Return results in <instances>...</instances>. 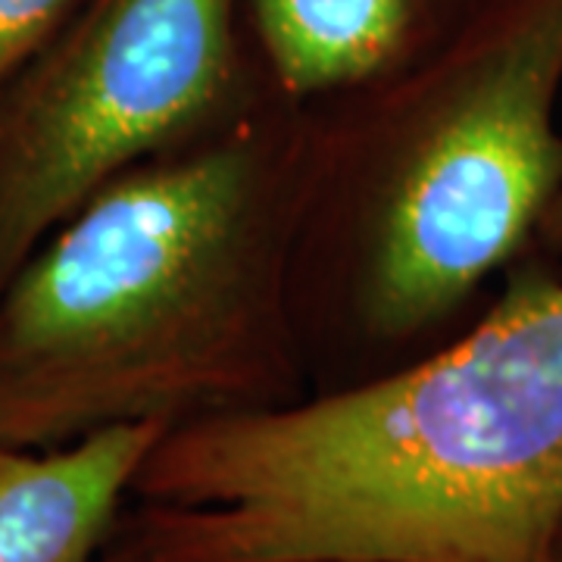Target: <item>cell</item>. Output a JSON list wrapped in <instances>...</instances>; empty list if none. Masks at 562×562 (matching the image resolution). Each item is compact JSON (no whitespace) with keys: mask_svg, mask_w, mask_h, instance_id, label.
<instances>
[{"mask_svg":"<svg viewBox=\"0 0 562 562\" xmlns=\"http://www.w3.org/2000/svg\"><path fill=\"white\" fill-rule=\"evenodd\" d=\"M98 562H150V560L140 553L138 547H132L125 538H120V535L113 531V538H110V543L103 547V553L98 557Z\"/></svg>","mask_w":562,"mask_h":562,"instance_id":"cell-9","label":"cell"},{"mask_svg":"<svg viewBox=\"0 0 562 562\" xmlns=\"http://www.w3.org/2000/svg\"><path fill=\"white\" fill-rule=\"evenodd\" d=\"M160 425H116L63 447L0 443V562H98Z\"/></svg>","mask_w":562,"mask_h":562,"instance_id":"cell-6","label":"cell"},{"mask_svg":"<svg viewBox=\"0 0 562 562\" xmlns=\"http://www.w3.org/2000/svg\"><path fill=\"white\" fill-rule=\"evenodd\" d=\"M538 238H541L547 247H557V250H562V188H560V194H557V201L550 203L547 216H543L541 228H538Z\"/></svg>","mask_w":562,"mask_h":562,"instance_id":"cell-8","label":"cell"},{"mask_svg":"<svg viewBox=\"0 0 562 562\" xmlns=\"http://www.w3.org/2000/svg\"><path fill=\"white\" fill-rule=\"evenodd\" d=\"M72 0H0V85L38 50Z\"/></svg>","mask_w":562,"mask_h":562,"instance_id":"cell-7","label":"cell"},{"mask_svg":"<svg viewBox=\"0 0 562 562\" xmlns=\"http://www.w3.org/2000/svg\"><path fill=\"white\" fill-rule=\"evenodd\" d=\"M547 562H562V525H560V531H557V538H553V547H550V560Z\"/></svg>","mask_w":562,"mask_h":562,"instance_id":"cell-10","label":"cell"},{"mask_svg":"<svg viewBox=\"0 0 562 562\" xmlns=\"http://www.w3.org/2000/svg\"><path fill=\"white\" fill-rule=\"evenodd\" d=\"M562 0H501L401 76L310 103L291 303L310 394L438 347L562 188Z\"/></svg>","mask_w":562,"mask_h":562,"instance_id":"cell-3","label":"cell"},{"mask_svg":"<svg viewBox=\"0 0 562 562\" xmlns=\"http://www.w3.org/2000/svg\"><path fill=\"white\" fill-rule=\"evenodd\" d=\"M562 525V281L279 409L191 422L116 535L150 562H547Z\"/></svg>","mask_w":562,"mask_h":562,"instance_id":"cell-1","label":"cell"},{"mask_svg":"<svg viewBox=\"0 0 562 562\" xmlns=\"http://www.w3.org/2000/svg\"><path fill=\"white\" fill-rule=\"evenodd\" d=\"M310 144V103L272 85L54 225L0 288V443L303 401L291 266Z\"/></svg>","mask_w":562,"mask_h":562,"instance_id":"cell-2","label":"cell"},{"mask_svg":"<svg viewBox=\"0 0 562 562\" xmlns=\"http://www.w3.org/2000/svg\"><path fill=\"white\" fill-rule=\"evenodd\" d=\"M501 0H247V29L288 98L328 101L401 76Z\"/></svg>","mask_w":562,"mask_h":562,"instance_id":"cell-5","label":"cell"},{"mask_svg":"<svg viewBox=\"0 0 562 562\" xmlns=\"http://www.w3.org/2000/svg\"><path fill=\"white\" fill-rule=\"evenodd\" d=\"M272 85L247 0H72L0 85V288L101 184Z\"/></svg>","mask_w":562,"mask_h":562,"instance_id":"cell-4","label":"cell"}]
</instances>
